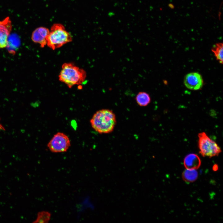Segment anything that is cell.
<instances>
[{
	"mask_svg": "<svg viewBox=\"0 0 223 223\" xmlns=\"http://www.w3.org/2000/svg\"><path fill=\"white\" fill-rule=\"evenodd\" d=\"M198 137L199 152L203 156L211 158L218 156L221 152L217 144L204 132L199 133Z\"/></svg>",
	"mask_w": 223,
	"mask_h": 223,
	"instance_id": "cell-4",
	"label": "cell"
},
{
	"mask_svg": "<svg viewBox=\"0 0 223 223\" xmlns=\"http://www.w3.org/2000/svg\"><path fill=\"white\" fill-rule=\"evenodd\" d=\"M70 146L71 142L68 137L61 132L55 134L47 145L50 150L54 153L66 152Z\"/></svg>",
	"mask_w": 223,
	"mask_h": 223,
	"instance_id": "cell-5",
	"label": "cell"
},
{
	"mask_svg": "<svg viewBox=\"0 0 223 223\" xmlns=\"http://www.w3.org/2000/svg\"><path fill=\"white\" fill-rule=\"evenodd\" d=\"M71 35L60 24H53L47 38V45L53 50L72 41Z\"/></svg>",
	"mask_w": 223,
	"mask_h": 223,
	"instance_id": "cell-3",
	"label": "cell"
},
{
	"mask_svg": "<svg viewBox=\"0 0 223 223\" xmlns=\"http://www.w3.org/2000/svg\"><path fill=\"white\" fill-rule=\"evenodd\" d=\"M12 28L11 22L9 17L0 21V48L7 47Z\"/></svg>",
	"mask_w": 223,
	"mask_h": 223,
	"instance_id": "cell-7",
	"label": "cell"
},
{
	"mask_svg": "<svg viewBox=\"0 0 223 223\" xmlns=\"http://www.w3.org/2000/svg\"><path fill=\"white\" fill-rule=\"evenodd\" d=\"M217 166L216 165V164L214 165L213 167V169L215 171L217 170V169L218 168H216V167H217Z\"/></svg>",
	"mask_w": 223,
	"mask_h": 223,
	"instance_id": "cell-14",
	"label": "cell"
},
{
	"mask_svg": "<svg viewBox=\"0 0 223 223\" xmlns=\"http://www.w3.org/2000/svg\"><path fill=\"white\" fill-rule=\"evenodd\" d=\"M198 173L196 169H186L183 172L182 177L186 182H192L195 181L198 178Z\"/></svg>",
	"mask_w": 223,
	"mask_h": 223,
	"instance_id": "cell-11",
	"label": "cell"
},
{
	"mask_svg": "<svg viewBox=\"0 0 223 223\" xmlns=\"http://www.w3.org/2000/svg\"><path fill=\"white\" fill-rule=\"evenodd\" d=\"M50 214L48 212H40L38 213L37 217L33 223H47L50 220Z\"/></svg>",
	"mask_w": 223,
	"mask_h": 223,
	"instance_id": "cell-13",
	"label": "cell"
},
{
	"mask_svg": "<svg viewBox=\"0 0 223 223\" xmlns=\"http://www.w3.org/2000/svg\"><path fill=\"white\" fill-rule=\"evenodd\" d=\"M116 122L115 114L112 110L108 109L97 111L90 120L92 127L100 134L111 133L114 130Z\"/></svg>",
	"mask_w": 223,
	"mask_h": 223,
	"instance_id": "cell-1",
	"label": "cell"
},
{
	"mask_svg": "<svg viewBox=\"0 0 223 223\" xmlns=\"http://www.w3.org/2000/svg\"><path fill=\"white\" fill-rule=\"evenodd\" d=\"M183 163L185 168L189 169L196 170L199 168L201 164L199 157L194 153L187 155L184 159Z\"/></svg>",
	"mask_w": 223,
	"mask_h": 223,
	"instance_id": "cell-9",
	"label": "cell"
},
{
	"mask_svg": "<svg viewBox=\"0 0 223 223\" xmlns=\"http://www.w3.org/2000/svg\"><path fill=\"white\" fill-rule=\"evenodd\" d=\"M86 77V73L83 69L71 63L63 64L59 76L60 81L71 88L74 85L82 84Z\"/></svg>",
	"mask_w": 223,
	"mask_h": 223,
	"instance_id": "cell-2",
	"label": "cell"
},
{
	"mask_svg": "<svg viewBox=\"0 0 223 223\" xmlns=\"http://www.w3.org/2000/svg\"><path fill=\"white\" fill-rule=\"evenodd\" d=\"M184 83L188 89L196 90L202 88L203 81L202 76L199 73L192 72L187 74L185 77Z\"/></svg>",
	"mask_w": 223,
	"mask_h": 223,
	"instance_id": "cell-6",
	"label": "cell"
},
{
	"mask_svg": "<svg viewBox=\"0 0 223 223\" xmlns=\"http://www.w3.org/2000/svg\"><path fill=\"white\" fill-rule=\"evenodd\" d=\"M135 99L138 104L141 107L147 106L151 101L149 94L145 91L138 92L135 97Z\"/></svg>",
	"mask_w": 223,
	"mask_h": 223,
	"instance_id": "cell-10",
	"label": "cell"
},
{
	"mask_svg": "<svg viewBox=\"0 0 223 223\" xmlns=\"http://www.w3.org/2000/svg\"><path fill=\"white\" fill-rule=\"evenodd\" d=\"M49 32V29L46 28H37L33 32L32 39L34 42L38 43L42 47H43L47 45V38Z\"/></svg>",
	"mask_w": 223,
	"mask_h": 223,
	"instance_id": "cell-8",
	"label": "cell"
},
{
	"mask_svg": "<svg viewBox=\"0 0 223 223\" xmlns=\"http://www.w3.org/2000/svg\"><path fill=\"white\" fill-rule=\"evenodd\" d=\"M212 51L214 53L216 59L221 63H223V44L222 43H219L214 45Z\"/></svg>",
	"mask_w": 223,
	"mask_h": 223,
	"instance_id": "cell-12",
	"label": "cell"
}]
</instances>
